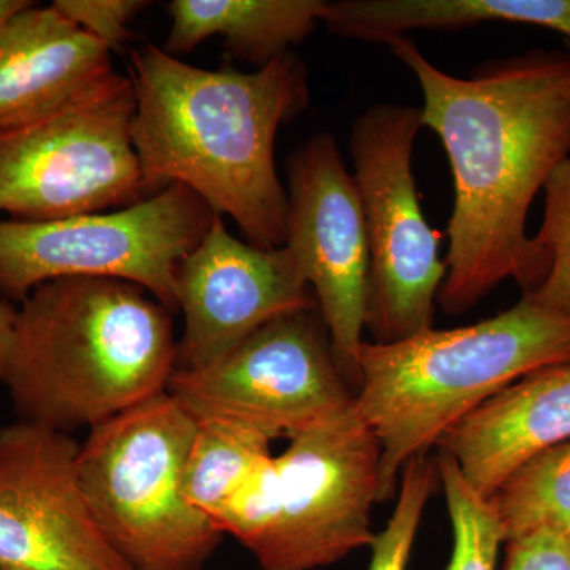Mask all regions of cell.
<instances>
[{
    "mask_svg": "<svg viewBox=\"0 0 570 570\" xmlns=\"http://www.w3.org/2000/svg\"><path fill=\"white\" fill-rule=\"evenodd\" d=\"M543 195L542 224L534 239L546 254L547 273L528 294L570 317V157L551 174Z\"/></svg>",
    "mask_w": 570,
    "mask_h": 570,
    "instance_id": "ffe728a7",
    "label": "cell"
},
{
    "mask_svg": "<svg viewBox=\"0 0 570 570\" xmlns=\"http://www.w3.org/2000/svg\"><path fill=\"white\" fill-rule=\"evenodd\" d=\"M62 17L86 33L107 45L110 50L121 47L129 37V22L138 11L149 6L142 0H56L51 3Z\"/></svg>",
    "mask_w": 570,
    "mask_h": 570,
    "instance_id": "7402d4cb",
    "label": "cell"
},
{
    "mask_svg": "<svg viewBox=\"0 0 570 570\" xmlns=\"http://www.w3.org/2000/svg\"><path fill=\"white\" fill-rule=\"evenodd\" d=\"M176 347L171 311L145 288L66 277L22 302L2 381L21 420L69 434L165 392Z\"/></svg>",
    "mask_w": 570,
    "mask_h": 570,
    "instance_id": "3957f363",
    "label": "cell"
},
{
    "mask_svg": "<svg viewBox=\"0 0 570 570\" xmlns=\"http://www.w3.org/2000/svg\"><path fill=\"white\" fill-rule=\"evenodd\" d=\"M570 441V363L543 367L491 397L439 441L490 499L524 461Z\"/></svg>",
    "mask_w": 570,
    "mask_h": 570,
    "instance_id": "5bb4252c",
    "label": "cell"
},
{
    "mask_svg": "<svg viewBox=\"0 0 570 570\" xmlns=\"http://www.w3.org/2000/svg\"><path fill=\"white\" fill-rule=\"evenodd\" d=\"M111 50L62 17L29 2L0 24V130L50 111L99 80Z\"/></svg>",
    "mask_w": 570,
    "mask_h": 570,
    "instance_id": "9a60e30c",
    "label": "cell"
},
{
    "mask_svg": "<svg viewBox=\"0 0 570 570\" xmlns=\"http://www.w3.org/2000/svg\"><path fill=\"white\" fill-rule=\"evenodd\" d=\"M195 430L197 420L165 390L91 428L80 444L94 520L134 570H202L223 538L184 498Z\"/></svg>",
    "mask_w": 570,
    "mask_h": 570,
    "instance_id": "8992f818",
    "label": "cell"
},
{
    "mask_svg": "<svg viewBox=\"0 0 570 570\" xmlns=\"http://www.w3.org/2000/svg\"><path fill=\"white\" fill-rule=\"evenodd\" d=\"M436 466L452 524L448 570H497L499 550L505 543L497 510L469 485L448 453L439 452Z\"/></svg>",
    "mask_w": 570,
    "mask_h": 570,
    "instance_id": "d6986e66",
    "label": "cell"
},
{
    "mask_svg": "<svg viewBox=\"0 0 570 570\" xmlns=\"http://www.w3.org/2000/svg\"><path fill=\"white\" fill-rule=\"evenodd\" d=\"M385 45L417 78L423 127L438 135L452 168L439 305L464 313L505 279L523 294L535 291L547 258L528 235V213L570 157V43L487 63L471 78L439 69L406 36Z\"/></svg>",
    "mask_w": 570,
    "mask_h": 570,
    "instance_id": "6da1fadb",
    "label": "cell"
},
{
    "mask_svg": "<svg viewBox=\"0 0 570 570\" xmlns=\"http://www.w3.org/2000/svg\"><path fill=\"white\" fill-rule=\"evenodd\" d=\"M78 453L37 423L0 430V570H134L94 520Z\"/></svg>",
    "mask_w": 570,
    "mask_h": 570,
    "instance_id": "7c38bea8",
    "label": "cell"
},
{
    "mask_svg": "<svg viewBox=\"0 0 570 570\" xmlns=\"http://www.w3.org/2000/svg\"><path fill=\"white\" fill-rule=\"evenodd\" d=\"M28 3V0H0V24Z\"/></svg>",
    "mask_w": 570,
    "mask_h": 570,
    "instance_id": "d4e9b609",
    "label": "cell"
},
{
    "mask_svg": "<svg viewBox=\"0 0 570 570\" xmlns=\"http://www.w3.org/2000/svg\"><path fill=\"white\" fill-rule=\"evenodd\" d=\"M302 311L269 322L204 370H175L167 392L195 420L292 439L354 406L332 344Z\"/></svg>",
    "mask_w": 570,
    "mask_h": 570,
    "instance_id": "30bf717a",
    "label": "cell"
},
{
    "mask_svg": "<svg viewBox=\"0 0 570 570\" xmlns=\"http://www.w3.org/2000/svg\"><path fill=\"white\" fill-rule=\"evenodd\" d=\"M285 247L316 296L343 373L355 374L366 324L370 247L354 176L332 134H316L287 160Z\"/></svg>",
    "mask_w": 570,
    "mask_h": 570,
    "instance_id": "8fae6325",
    "label": "cell"
},
{
    "mask_svg": "<svg viewBox=\"0 0 570 570\" xmlns=\"http://www.w3.org/2000/svg\"><path fill=\"white\" fill-rule=\"evenodd\" d=\"M272 441L249 428L197 420L184 466L183 493L190 508L212 521L272 456Z\"/></svg>",
    "mask_w": 570,
    "mask_h": 570,
    "instance_id": "e0dca14e",
    "label": "cell"
},
{
    "mask_svg": "<svg viewBox=\"0 0 570 570\" xmlns=\"http://www.w3.org/2000/svg\"><path fill=\"white\" fill-rule=\"evenodd\" d=\"M381 450L354 406L291 439L216 517L264 570H316L373 547Z\"/></svg>",
    "mask_w": 570,
    "mask_h": 570,
    "instance_id": "5b68a950",
    "label": "cell"
},
{
    "mask_svg": "<svg viewBox=\"0 0 570 570\" xmlns=\"http://www.w3.org/2000/svg\"><path fill=\"white\" fill-rule=\"evenodd\" d=\"M129 75L108 71L66 102L0 130V213L58 220L151 197L134 148Z\"/></svg>",
    "mask_w": 570,
    "mask_h": 570,
    "instance_id": "52a82bcc",
    "label": "cell"
},
{
    "mask_svg": "<svg viewBox=\"0 0 570 570\" xmlns=\"http://www.w3.org/2000/svg\"><path fill=\"white\" fill-rule=\"evenodd\" d=\"M17 317V307L0 298V379H2L3 371H6L7 356H9Z\"/></svg>",
    "mask_w": 570,
    "mask_h": 570,
    "instance_id": "cb8c5ba5",
    "label": "cell"
},
{
    "mask_svg": "<svg viewBox=\"0 0 570 570\" xmlns=\"http://www.w3.org/2000/svg\"><path fill=\"white\" fill-rule=\"evenodd\" d=\"M325 0H174L164 51H193L209 37L242 61L261 67L288 52L324 22Z\"/></svg>",
    "mask_w": 570,
    "mask_h": 570,
    "instance_id": "2e32d148",
    "label": "cell"
},
{
    "mask_svg": "<svg viewBox=\"0 0 570 570\" xmlns=\"http://www.w3.org/2000/svg\"><path fill=\"white\" fill-rule=\"evenodd\" d=\"M568 43H569V41H568Z\"/></svg>",
    "mask_w": 570,
    "mask_h": 570,
    "instance_id": "484cf974",
    "label": "cell"
},
{
    "mask_svg": "<svg viewBox=\"0 0 570 570\" xmlns=\"http://www.w3.org/2000/svg\"><path fill=\"white\" fill-rule=\"evenodd\" d=\"M504 570H570V538L532 531L505 540Z\"/></svg>",
    "mask_w": 570,
    "mask_h": 570,
    "instance_id": "603a6c76",
    "label": "cell"
},
{
    "mask_svg": "<svg viewBox=\"0 0 570 570\" xmlns=\"http://www.w3.org/2000/svg\"><path fill=\"white\" fill-rule=\"evenodd\" d=\"M562 363H570V317L534 294L474 325L363 341L355 407L381 450L379 502L393 497L409 461L438 448L461 420L520 379Z\"/></svg>",
    "mask_w": 570,
    "mask_h": 570,
    "instance_id": "277c9868",
    "label": "cell"
},
{
    "mask_svg": "<svg viewBox=\"0 0 570 570\" xmlns=\"http://www.w3.org/2000/svg\"><path fill=\"white\" fill-rule=\"evenodd\" d=\"M505 540L532 531L570 538V441L524 461L490 498Z\"/></svg>",
    "mask_w": 570,
    "mask_h": 570,
    "instance_id": "ac0fdd59",
    "label": "cell"
},
{
    "mask_svg": "<svg viewBox=\"0 0 570 570\" xmlns=\"http://www.w3.org/2000/svg\"><path fill=\"white\" fill-rule=\"evenodd\" d=\"M422 110L382 104L352 124L351 154L370 247L366 324L373 343H395L433 328L448 275L441 234L430 227L412 171Z\"/></svg>",
    "mask_w": 570,
    "mask_h": 570,
    "instance_id": "9c48e42d",
    "label": "cell"
},
{
    "mask_svg": "<svg viewBox=\"0 0 570 570\" xmlns=\"http://www.w3.org/2000/svg\"><path fill=\"white\" fill-rule=\"evenodd\" d=\"M134 148L154 193L181 184L228 216L250 245L287 239V189L276 135L309 104L307 71L291 51L255 71L190 66L164 48L132 52Z\"/></svg>",
    "mask_w": 570,
    "mask_h": 570,
    "instance_id": "7a4b0ae2",
    "label": "cell"
},
{
    "mask_svg": "<svg viewBox=\"0 0 570 570\" xmlns=\"http://www.w3.org/2000/svg\"><path fill=\"white\" fill-rule=\"evenodd\" d=\"M395 510L371 547L367 570H407L420 520L438 478V466L426 455L409 461L401 472Z\"/></svg>",
    "mask_w": 570,
    "mask_h": 570,
    "instance_id": "44dd1931",
    "label": "cell"
},
{
    "mask_svg": "<svg viewBox=\"0 0 570 570\" xmlns=\"http://www.w3.org/2000/svg\"><path fill=\"white\" fill-rule=\"evenodd\" d=\"M217 214L181 184L112 212L58 220H0V298L24 302L66 277H105L145 288L175 313L179 266Z\"/></svg>",
    "mask_w": 570,
    "mask_h": 570,
    "instance_id": "ba28073f",
    "label": "cell"
},
{
    "mask_svg": "<svg viewBox=\"0 0 570 570\" xmlns=\"http://www.w3.org/2000/svg\"><path fill=\"white\" fill-rule=\"evenodd\" d=\"M176 299L184 316L176 370L183 371L214 365L276 318L318 311L287 247L239 242L219 214L179 266Z\"/></svg>",
    "mask_w": 570,
    "mask_h": 570,
    "instance_id": "4fadbf2b",
    "label": "cell"
}]
</instances>
